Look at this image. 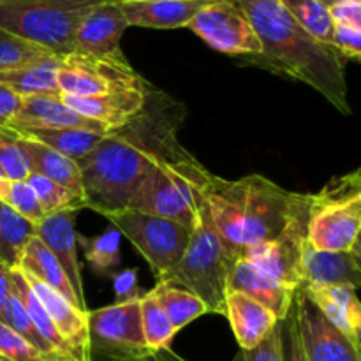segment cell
I'll return each instance as SVG.
<instances>
[{
    "mask_svg": "<svg viewBox=\"0 0 361 361\" xmlns=\"http://www.w3.org/2000/svg\"><path fill=\"white\" fill-rule=\"evenodd\" d=\"M183 116L185 108L178 101L152 87L143 109L122 129L104 134L78 161L85 208L102 217L127 208L152 166L182 145L178 129Z\"/></svg>",
    "mask_w": 361,
    "mask_h": 361,
    "instance_id": "cell-1",
    "label": "cell"
},
{
    "mask_svg": "<svg viewBox=\"0 0 361 361\" xmlns=\"http://www.w3.org/2000/svg\"><path fill=\"white\" fill-rule=\"evenodd\" d=\"M210 217L229 256L268 242L309 219L310 194L289 192L263 175L238 180L212 176L204 190Z\"/></svg>",
    "mask_w": 361,
    "mask_h": 361,
    "instance_id": "cell-2",
    "label": "cell"
},
{
    "mask_svg": "<svg viewBox=\"0 0 361 361\" xmlns=\"http://www.w3.org/2000/svg\"><path fill=\"white\" fill-rule=\"evenodd\" d=\"M238 2L259 37V59L319 92L342 115H351L344 60L307 34L279 0Z\"/></svg>",
    "mask_w": 361,
    "mask_h": 361,
    "instance_id": "cell-3",
    "label": "cell"
},
{
    "mask_svg": "<svg viewBox=\"0 0 361 361\" xmlns=\"http://www.w3.org/2000/svg\"><path fill=\"white\" fill-rule=\"evenodd\" d=\"M212 176L189 150L178 145L152 166L127 208L190 228L204 203V190Z\"/></svg>",
    "mask_w": 361,
    "mask_h": 361,
    "instance_id": "cell-4",
    "label": "cell"
},
{
    "mask_svg": "<svg viewBox=\"0 0 361 361\" xmlns=\"http://www.w3.org/2000/svg\"><path fill=\"white\" fill-rule=\"evenodd\" d=\"M231 261L207 203H203L190 226V238L182 259L159 282H169L194 293L208 307V314L224 316L226 281Z\"/></svg>",
    "mask_w": 361,
    "mask_h": 361,
    "instance_id": "cell-5",
    "label": "cell"
},
{
    "mask_svg": "<svg viewBox=\"0 0 361 361\" xmlns=\"http://www.w3.org/2000/svg\"><path fill=\"white\" fill-rule=\"evenodd\" d=\"M104 2L109 0H0V30L66 56L83 18Z\"/></svg>",
    "mask_w": 361,
    "mask_h": 361,
    "instance_id": "cell-6",
    "label": "cell"
},
{
    "mask_svg": "<svg viewBox=\"0 0 361 361\" xmlns=\"http://www.w3.org/2000/svg\"><path fill=\"white\" fill-rule=\"evenodd\" d=\"M361 173L355 169L331 178L310 194L307 243L319 250H353L360 247Z\"/></svg>",
    "mask_w": 361,
    "mask_h": 361,
    "instance_id": "cell-7",
    "label": "cell"
},
{
    "mask_svg": "<svg viewBox=\"0 0 361 361\" xmlns=\"http://www.w3.org/2000/svg\"><path fill=\"white\" fill-rule=\"evenodd\" d=\"M104 217L145 257L157 281L164 279L182 259L190 238L187 226L130 208L111 212Z\"/></svg>",
    "mask_w": 361,
    "mask_h": 361,
    "instance_id": "cell-8",
    "label": "cell"
},
{
    "mask_svg": "<svg viewBox=\"0 0 361 361\" xmlns=\"http://www.w3.org/2000/svg\"><path fill=\"white\" fill-rule=\"evenodd\" d=\"M141 295L88 310L92 361H137L150 355L141 324Z\"/></svg>",
    "mask_w": 361,
    "mask_h": 361,
    "instance_id": "cell-9",
    "label": "cell"
},
{
    "mask_svg": "<svg viewBox=\"0 0 361 361\" xmlns=\"http://www.w3.org/2000/svg\"><path fill=\"white\" fill-rule=\"evenodd\" d=\"M148 83L127 59H90V56L71 55L62 56L59 71L60 95L66 97H95L129 90Z\"/></svg>",
    "mask_w": 361,
    "mask_h": 361,
    "instance_id": "cell-10",
    "label": "cell"
},
{
    "mask_svg": "<svg viewBox=\"0 0 361 361\" xmlns=\"http://www.w3.org/2000/svg\"><path fill=\"white\" fill-rule=\"evenodd\" d=\"M210 48L224 55L261 56L259 37L238 0H212L187 25Z\"/></svg>",
    "mask_w": 361,
    "mask_h": 361,
    "instance_id": "cell-11",
    "label": "cell"
},
{
    "mask_svg": "<svg viewBox=\"0 0 361 361\" xmlns=\"http://www.w3.org/2000/svg\"><path fill=\"white\" fill-rule=\"evenodd\" d=\"M293 312L307 361H360V348L321 314L302 288L295 293Z\"/></svg>",
    "mask_w": 361,
    "mask_h": 361,
    "instance_id": "cell-12",
    "label": "cell"
},
{
    "mask_svg": "<svg viewBox=\"0 0 361 361\" xmlns=\"http://www.w3.org/2000/svg\"><path fill=\"white\" fill-rule=\"evenodd\" d=\"M307 243V221L291 226L281 236L247 247L236 257H243L270 277L300 288L303 284L302 254Z\"/></svg>",
    "mask_w": 361,
    "mask_h": 361,
    "instance_id": "cell-13",
    "label": "cell"
},
{
    "mask_svg": "<svg viewBox=\"0 0 361 361\" xmlns=\"http://www.w3.org/2000/svg\"><path fill=\"white\" fill-rule=\"evenodd\" d=\"M129 28L120 0H109L92 9L78 27L73 41V53L90 59H123L120 48L123 32Z\"/></svg>",
    "mask_w": 361,
    "mask_h": 361,
    "instance_id": "cell-14",
    "label": "cell"
},
{
    "mask_svg": "<svg viewBox=\"0 0 361 361\" xmlns=\"http://www.w3.org/2000/svg\"><path fill=\"white\" fill-rule=\"evenodd\" d=\"M20 270V268H18ZM30 284L32 291L42 303L48 316L51 317L60 337L69 345L76 361H92L90 335H88V310H81L73 302L60 295L49 286L42 284L37 279L23 274Z\"/></svg>",
    "mask_w": 361,
    "mask_h": 361,
    "instance_id": "cell-15",
    "label": "cell"
},
{
    "mask_svg": "<svg viewBox=\"0 0 361 361\" xmlns=\"http://www.w3.org/2000/svg\"><path fill=\"white\" fill-rule=\"evenodd\" d=\"M150 88V83H145L143 87L95 95V97H66L62 95V99L69 108L80 113L81 116L92 120V122H97L108 133H111V130L122 129L143 109Z\"/></svg>",
    "mask_w": 361,
    "mask_h": 361,
    "instance_id": "cell-16",
    "label": "cell"
},
{
    "mask_svg": "<svg viewBox=\"0 0 361 361\" xmlns=\"http://www.w3.org/2000/svg\"><path fill=\"white\" fill-rule=\"evenodd\" d=\"M226 288L228 291H240L259 302L270 309L279 321L289 314L298 289L270 277L243 257H235L229 264Z\"/></svg>",
    "mask_w": 361,
    "mask_h": 361,
    "instance_id": "cell-17",
    "label": "cell"
},
{
    "mask_svg": "<svg viewBox=\"0 0 361 361\" xmlns=\"http://www.w3.org/2000/svg\"><path fill=\"white\" fill-rule=\"evenodd\" d=\"M80 210H62L59 214L46 215L44 221L35 228V236L46 245V249L55 256L63 274L69 279L71 286L76 291L78 298L83 303V275H81V263L78 259V233L74 229L76 215Z\"/></svg>",
    "mask_w": 361,
    "mask_h": 361,
    "instance_id": "cell-18",
    "label": "cell"
},
{
    "mask_svg": "<svg viewBox=\"0 0 361 361\" xmlns=\"http://www.w3.org/2000/svg\"><path fill=\"white\" fill-rule=\"evenodd\" d=\"M305 286H348L358 291L361 284V247L353 250H319L305 243L302 254Z\"/></svg>",
    "mask_w": 361,
    "mask_h": 361,
    "instance_id": "cell-19",
    "label": "cell"
},
{
    "mask_svg": "<svg viewBox=\"0 0 361 361\" xmlns=\"http://www.w3.org/2000/svg\"><path fill=\"white\" fill-rule=\"evenodd\" d=\"M6 127L14 130L74 127V129H90L108 134V130L97 122H92L69 108L63 102L62 95H34V97L21 99L20 109Z\"/></svg>",
    "mask_w": 361,
    "mask_h": 361,
    "instance_id": "cell-20",
    "label": "cell"
},
{
    "mask_svg": "<svg viewBox=\"0 0 361 361\" xmlns=\"http://www.w3.org/2000/svg\"><path fill=\"white\" fill-rule=\"evenodd\" d=\"M224 316L228 317L242 351L257 348L279 323L277 316L270 309L240 291L226 293Z\"/></svg>",
    "mask_w": 361,
    "mask_h": 361,
    "instance_id": "cell-21",
    "label": "cell"
},
{
    "mask_svg": "<svg viewBox=\"0 0 361 361\" xmlns=\"http://www.w3.org/2000/svg\"><path fill=\"white\" fill-rule=\"evenodd\" d=\"M303 289L310 302L324 317L342 331L356 348L361 337V305L356 289L348 286H305Z\"/></svg>",
    "mask_w": 361,
    "mask_h": 361,
    "instance_id": "cell-22",
    "label": "cell"
},
{
    "mask_svg": "<svg viewBox=\"0 0 361 361\" xmlns=\"http://www.w3.org/2000/svg\"><path fill=\"white\" fill-rule=\"evenodd\" d=\"M212 0H120L129 27L187 28L197 11Z\"/></svg>",
    "mask_w": 361,
    "mask_h": 361,
    "instance_id": "cell-23",
    "label": "cell"
},
{
    "mask_svg": "<svg viewBox=\"0 0 361 361\" xmlns=\"http://www.w3.org/2000/svg\"><path fill=\"white\" fill-rule=\"evenodd\" d=\"M6 129L9 130L11 136L14 137V141H16V143L20 145L21 150H23L25 157H27L28 164H30L32 173H37V175L44 176V178L66 187V189H69L74 196L83 200V183H81L80 166H78L76 161L59 154V152H55L53 148H48L44 147V145L37 143V141H32L28 140V137L21 136V134L9 129V127H6Z\"/></svg>",
    "mask_w": 361,
    "mask_h": 361,
    "instance_id": "cell-24",
    "label": "cell"
},
{
    "mask_svg": "<svg viewBox=\"0 0 361 361\" xmlns=\"http://www.w3.org/2000/svg\"><path fill=\"white\" fill-rule=\"evenodd\" d=\"M60 62L62 56L46 53L27 63L0 71V83L21 99L34 95H60Z\"/></svg>",
    "mask_w": 361,
    "mask_h": 361,
    "instance_id": "cell-25",
    "label": "cell"
},
{
    "mask_svg": "<svg viewBox=\"0 0 361 361\" xmlns=\"http://www.w3.org/2000/svg\"><path fill=\"white\" fill-rule=\"evenodd\" d=\"M16 268H20L23 274L30 275V277L41 281L42 284L49 286L51 289L59 291L60 295L66 296L69 302H73L74 305L80 307L81 310H88L87 303H83L78 298L76 291H74L73 286H71L67 275L63 274L59 261H56L55 256L46 249V245L37 238V236L30 238V242H28L27 245H25V249L21 250Z\"/></svg>",
    "mask_w": 361,
    "mask_h": 361,
    "instance_id": "cell-26",
    "label": "cell"
},
{
    "mask_svg": "<svg viewBox=\"0 0 361 361\" xmlns=\"http://www.w3.org/2000/svg\"><path fill=\"white\" fill-rule=\"evenodd\" d=\"M9 275H11V282H13V288L16 289L21 303H23L28 316H30L32 323L35 324L39 335H41V337L44 338L46 344L51 348V351L55 353L56 358L60 361H76L74 360L73 353H71L69 345L66 344V341H63V338L60 337L59 331H56L51 317L48 316V312H46L44 307H42V303L39 302L37 296H35L34 291H32L30 284H28L23 271L18 270V268H11Z\"/></svg>",
    "mask_w": 361,
    "mask_h": 361,
    "instance_id": "cell-27",
    "label": "cell"
},
{
    "mask_svg": "<svg viewBox=\"0 0 361 361\" xmlns=\"http://www.w3.org/2000/svg\"><path fill=\"white\" fill-rule=\"evenodd\" d=\"M11 129V127H9ZM14 130V129H13ZM21 136L28 137L32 141L44 145V147L53 148L59 154L73 159V161H81L104 134L90 129H74V127H56V129H27L16 130Z\"/></svg>",
    "mask_w": 361,
    "mask_h": 361,
    "instance_id": "cell-28",
    "label": "cell"
},
{
    "mask_svg": "<svg viewBox=\"0 0 361 361\" xmlns=\"http://www.w3.org/2000/svg\"><path fill=\"white\" fill-rule=\"evenodd\" d=\"M152 291L157 296L159 303L162 305L166 316L169 317L176 331L185 328L197 317L208 314V307L204 305L203 300H200L194 293L187 291L180 286L169 284V282H157V286Z\"/></svg>",
    "mask_w": 361,
    "mask_h": 361,
    "instance_id": "cell-29",
    "label": "cell"
},
{
    "mask_svg": "<svg viewBox=\"0 0 361 361\" xmlns=\"http://www.w3.org/2000/svg\"><path fill=\"white\" fill-rule=\"evenodd\" d=\"M35 236V226L0 201V264L16 268L21 250Z\"/></svg>",
    "mask_w": 361,
    "mask_h": 361,
    "instance_id": "cell-30",
    "label": "cell"
},
{
    "mask_svg": "<svg viewBox=\"0 0 361 361\" xmlns=\"http://www.w3.org/2000/svg\"><path fill=\"white\" fill-rule=\"evenodd\" d=\"M140 307L145 344H147L148 351L157 353L162 351V349H169L176 335V330L173 328L171 321L166 316L164 309H162L152 289L141 295Z\"/></svg>",
    "mask_w": 361,
    "mask_h": 361,
    "instance_id": "cell-31",
    "label": "cell"
},
{
    "mask_svg": "<svg viewBox=\"0 0 361 361\" xmlns=\"http://www.w3.org/2000/svg\"><path fill=\"white\" fill-rule=\"evenodd\" d=\"M120 242L122 235L113 226L106 228L101 235H78V243L83 249L85 259L95 274L101 275H113V270L120 264Z\"/></svg>",
    "mask_w": 361,
    "mask_h": 361,
    "instance_id": "cell-32",
    "label": "cell"
},
{
    "mask_svg": "<svg viewBox=\"0 0 361 361\" xmlns=\"http://www.w3.org/2000/svg\"><path fill=\"white\" fill-rule=\"evenodd\" d=\"M279 2L307 34L328 46L331 30H334V21H331L328 7H324L317 0H279Z\"/></svg>",
    "mask_w": 361,
    "mask_h": 361,
    "instance_id": "cell-33",
    "label": "cell"
},
{
    "mask_svg": "<svg viewBox=\"0 0 361 361\" xmlns=\"http://www.w3.org/2000/svg\"><path fill=\"white\" fill-rule=\"evenodd\" d=\"M25 182L30 185L34 190L35 197H37L39 204H41L44 215L59 214L62 210H83L85 203L78 196H74L69 189L59 185V183L51 182V180L44 178V176L32 173L27 176Z\"/></svg>",
    "mask_w": 361,
    "mask_h": 361,
    "instance_id": "cell-34",
    "label": "cell"
},
{
    "mask_svg": "<svg viewBox=\"0 0 361 361\" xmlns=\"http://www.w3.org/2000/svg\"><path fill=\"white\" fill-rule=\"evenodd\" d=\"M0 321H2L4 324H7L11 330L16 331L18 335H21L25 341L30 342V344L34 345L35 349H39V351H41L49 361H60L55 356V353L51 351V348L46 344L44 338L39 335L37 328H35V324L32 323L30 316H28L27 309L23 307V303H21L20 296H18L16 289L14 288L13 291H11L9 298H7L6 305H4L2 319Z\"/></svg>",
    "mask_w": 361,
    "mask_h": 361,
    "instance_id": "cell-35",
    "label": "cell"
},
{
    "mask_svg": "<svg viewBox=\"0 0 361 361\" xmlns=\"http://www.w3.org/2000/svg\"><path fill=\"white\" fill-rule=\"evenodd\" d=\"M0 201L6 203L9 208H13L18 215L27 219L35 228L46 217L37 197H35L34 190L30 189V185L25 180H18V182H9L7 180L6 187H4L2 194H0Z\"/></svg>",
    "mask_w": 361,
    "mask_h": 361,
    "instance_id": "cell-36",
    "label": "cell"
},
{
    "mask_svg": "<svg viewBox=\"0 0 361 361\" xmlns=\"http://www.w3.org/2000/svg\"><path fill=\"white\" fill-rule=\"evenodd\" d=\"M30 175V164L20 145L14 141L9 130L0 126V176L9 182L27 180Z\"/></svg>",
    "mask_w": 361,
    "mask_h": 361,
    "instance_id": "cell-37",
    "label": "cell"
},
{
    "mask_svg": "<svg viewBox=\"0 0 361 361\" xmlns=\"http://www.w3.org/2000/svg\"><path fill=\"white\" fill-rule=\"evenodd\" d=\"M46 53L48 51L39 48V46L30 44V42L16 37V35L0 30V71L27 63L30 60L46 55Z\"/></svg>",
    "mask_w": 361,
    "mask_h": 361,
    "instance_id": "cell-38",
    "label": "cell"
},
{
    "mask_svg": "<svg viewBox=\"0 0 361 361\" xmlns=\"http://www.w3.org/2000/svg\"><path fill=\"white\" fill-rule=\"evenodd\" d=\"M0 361H49L39 349L0 321Z\"/></svg>",
    "mask_w": 361,
    "mask_h": 361,
    "instance_id": "cell-39",
    "label": "cell"
},
{
    "mask_svg": "<svg viewBox=\"0 0 361 361\" xmlns=\"http://www.w3.org/2000/svg\"><path fill=\"white\" fill-rule=\"evenodd\" d=\"M328 46L341 56L344 62L361 59V28L348 25H334Z\"/></svg>",
    "mask_w": 361,
    "mask_h": 361,
    "instance_id": "cell-40",
    "label": "cell"
},
{
    "mask_svg": "<svg viewBox=\"0 0 361 361\" xmlns=\"http://www.w3.org/2000/svg\"><path fill=\"white\" fill-rule=\"evenodd\" d=\"M279 330H281V355L282 361H307L303 355L302 344H300L298 328H296V317L293 312V307L288 316L279 321Z\"/></svg>",
    "mask_w": 361,
    "mask_h": 361,
    "instance_id": "cell-41",
    "label": "cell"
},
{
    "mask_svg": "<svg viewBox=\"0 0 361 361\" xmlns=\"http://www.w3.org/2000/svg\"><path fill=\"white\" fill-rule=\"evenodd\" d=\"M240 361H282L281 355V330L277 326L271 330V334L261 342L257 348L250 351H242Z\"/></svg>",
    "mask_w": 361,
    "mask_h": 361,
    "instance_id": "cell-42",
    "label": "cell"
},
{
    "mask_svg": "<svg viewBox=\"0 0 361 361\" xmlns=\"http://www.w3.org/2000/svg\"><path fill=\"white\" fill-rule=\"evenodd\" d=\"M113 277V289H115L116 302H126V300L136 298V296L143 295L137 284V270L136 268H126V270H118Z\"/></svg>",
    "mask_w": 361,
    "mask_h": 361,
    "instance_id": "cell-43",
    "label": "cell"
},
{
    "mask_svg": "<svg viewBox=\"0 0 361 361\" xmlns=\"http://www.w3.org/2000/svg\"><path fill=\"white\" fill-rule=\"evenodd\" d=\"M330 16L334 25L361 28V0H345L330 7Z\"/></svg>",
    "mask_w": 361,
    "mask_h": 361,
    "instance_id": "cell-44",
    "label": "cell"
},
{
    "mask_svg": "<svg viewBox=\"0 0 361 361\" xmlns=\"http://www.w3.org/2000/svg\"><path fill=\"white\" fill-rule=\"evenodd\" d=\"M21 106V97L0 83V126H7Z\"/></svg>",
    "mask_w": 361,
    "mask_h": 361,
    "instance_id": "cell-45",
    "label": "cell"
},
{
    "mask_svg": "<svg viewBox=\"0 0 361 361\" xmlns=\"http://www.w3.org/2000/svg\"><path fill=\"white\" fill-rule=\"evenodd\" d=\"M11 291H13V282H11L9 268H6L0 264V319H2L4 305H6Z\"/></svg>",
    "mask_w": 361,
    "mask_h": 361,
    "instance_id": "cell-46",
    "label": "cell"
},
{
    "mask_svg": "<svg viewBox=\"0 0 361 361\" xmlns=\"http://www.w3.org/2000/svg\"><path fill=\"white\" fill-rule=\"evenodd\" d=\"M137 361H187V360L182 358V356L175 355V353L171 351V348H169V349H162V351H157V353H150V355H147L145 358Z\"/></svg>",
    "mask_w": 361,
    "mask_h": 361,
    "instance_id": "cell-47",
    "label": "cell"
},
{
    "mask_svg": "<svg viewBox=\"0 0 361 361\" xmlns=\"http://www.w3.org/2000/svg\"><path fill=\"white\" fill-rule=\"evenodd\" d=\"M317 2H319V4H323L324 7H328V9H330V7L337 6V4H341V2H345V0H317Z\"/></svg>",
    "mask_w": 361,
    "mask_h": 361,
    "instance_id": "cell-48",
    "label": "cell"
},
{
    "mask_svg": "<svg viewBox=\"0 0 361 361\" xmlns=\"http://www.w3.org/2000/svg\"><path fill=\"white\" fill-rule=\"evenodd\" d=\"M6 182H7V180H4V178H2V176H0V194H2L4 187H6Z\"/></svg>",
    "mask_w": 361,
    "mask_h": 361,
    "instance_id": "cell-49",
    "label": "cell"
},
{
    "mask_svg": "<svg viewBox=\"0 0 361 361\" xmlns=\"http://www.w3.org/2000/svg\"><path fill=\"white\" fill-rule=\"evenodd\" d=\"M140 2H150V0H140Z\"/></svg>",
    "mask_w": 361,
    "mask_h": 361,
    "instance_id": "cell-50",
    "label": "cell"
}]
</instances>
